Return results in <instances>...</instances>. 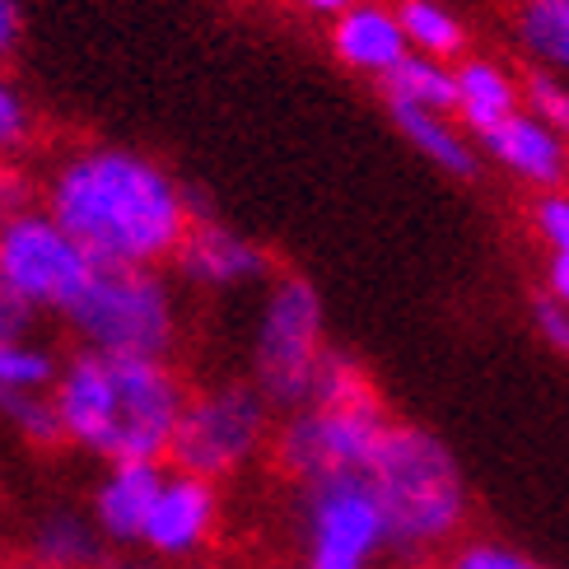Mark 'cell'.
<instances>
[{"label": "cell", "mask_w": 569, "mask_h": 569, "mask_svg": "<svg viewBox=\"0 0 569 569\" xmlns=\"http://www.w3.org/2000/svg\"><path fill=\"white\" fill-rule=\"evenodd\" d=\"M378 89H383L388 108H416V112L453 117V66L448 61H430V57L411 52Z\"/></svg>", "instance_id": "obj_20"}, {"label": "cell", "mask_w": 569, "mask_h": 569, "mask_svg": "<svg viewBox=\"0 0 569 569\" xmlns=\"http://www.w3.org/2000/svg\"><path fill=\"white\" fill-rule=\"evenodd\" d=\"M23 201H29V178H23L14 159H0V224H6Z\"/></svg>", "instance_id": "obj_28"}, {"label": "cell", "mask_w": 569, "mask_h": 569, "mask_svg": "<svg viewBox=\"0 0 569 569\" xmlns=\"http://www.w3.org/2000/svg\"><path fill=\"white\" fill-rule=\"evenodd\" d=\"M518 108H523V84H518V70L509 61L467 52L453 66V122L471 140L509 122Z\"/></svg>", "instance_id": "obj_15"}, {"label": "cell", "mask_w": 569, "mask_h": 569, "mask_svg": "<svg viewBox=\"0 0 569 569\" xmlns=\"http://www.w3.org/2000/svg\"><path fill=\"white\" fill-rule=\"evenodd\" d=\"M169 462H108L93 481L89 495V523L99 528V537L112 547H140L146 518L154 509V495L163 486Z\"/></svg>", "instance_id": "obj_14"}, {"label": "cell", "mask_w": 569, "mask_h": 569, "mask_svg": "<svg viewBox=\"0 0 569 569\" xmlns=\"http://www.w3.org/2000/svg\"><path fill=\"white\" fill-rule=\"evenodd\" d=\"M33 327V318L23 313V303L0 284V341H10V337H23V331Z\"/></svg>", "instance_id": "obj_30"}, {"label": "cell", "mask_w": 569, "mask_h": 569, "mask_svg": "<svg viewBox=\"0 0 569 569\" xmlns=\"http://www.w3.org/2000/svg\"><path fill=\"white\" fill-rule=\"evenodd\" d=\"M38 206L89 252L93 267L163 271L206 201L154 154L84 140L47 163Z\"/></svg>", "instance_id": "obj_1"}, {"label": "cell", "mask_w": 569, "mask_h": 569, "mask_svg": "<svg viewBox=\"0 0 569 569\" xmlns=\"http://www.w3.org/2000/svg\"><path fill=\"white\" fill-rule=\"evenodd\" d=\"M327 47L350 76H365L378 84L411 57L392 0H355L350 10H341L327 23Z\"/></svg>", "instance_id": "obj_13"}, {"label": "cell", "mask_w": 569, "mask_h": 569, "mask_svg": "<svg viewBox=\"0 0 569 569\" xmlns=\"http://www.w3.org/2000/svg\"><path fill=\"white\" fill-rule=\"evenodd\" d=\"M224 528V495L216 481L169 467L154 495V509L140 532V551L159 560H197Z\"/></svg>", "instance_id": "obj_11"}, {"label": "cell", "mask_w": 569, "mask_h": 569, "mask_svg": "<svg viewBox=\"0 0 569 569\" xmlns=\"http://www.w3.org/2000/svg\"><path fill=\"white\" fill-rule=\"evenodd\" d=\"M38 140V112L6 70H0V159H23Z\"/></svg>", "instance_id": "obj_24"}, {"label": "cell", "mask_w": 569, "mask_h": 569, "mask_svg": "<svg viewBox=\"0 0 569 569\" xmlns=\"http://www.w3.org/2000/svg\"><path fill=\"white\" fill-rule=\"evenodd\" d=\"M295 547L303 569H378L388 547V523L365 477L299 486Z\"/></svg>", "instance_id": "obj_9"}, {"label": "cell", "mask_w": 569, "mask_h": 569, "mask_svg": "<svg viewBox=\"0 0 569 569\" xmlns=\"http://www.w3.org/2000/svg\"><path fill=\"white\" fill-rule=\"evenodd\" d=\"M528 229H532L541 257H569V187L532 197V206H528Z\"/></svg>", "instance_id": "obj_26"}, {"label": "cell", "mask_w": 569, "mask_h": 569, "mask_svg": "<svg viewBox=\"0 0 569 569\" xmlns=\"http://www.w3.org/2000/svg\"><path fill=\"white\" fill-rule=\"evenodd\" d=\"M439 569H551V565L500 537H462L453 551H443Z\"/></svg>", "instance_id": "obj_25"}, {"label": "cell", "mask_w": 569, "mask_h": 569, "mask_svg": "<svg viewBox=\"0 0 569 569\" xmlns=\"http://www.w3.org/2000/svg\"><path fill=\"white\" fill-rule=\"evenodd\" d=\"M290 10H299V14H308V19H322V23H331L341 10H350L355 0H284Z\"/></svg>", "instance_id": "obj_32"}, {"label": "cell", "mask_w": 569, "mask_h": 569, "mask_svg": "<svg viewBox=\"0 0 569 569\" xmlns=\"http://www.w3.org/2000/svg\"><path fill=\"white\" fill-rule=\"evenodd\" d=\"M29 560L38 569H99L108 560V541L80 509H52L33 523Z\"/></svg>", "instance_id": "obj_17"}, {"label": "cell", "mask_w": 569, "mask_h": 569, "mask_svg": "<svg viewBox=\"0 0 569 569\" xmlns=\"http://www.w3.org/2000/svg\"><path fill=\"white\" fill-rule=\"evenodd\" d=\"M57 373H61V355L52 346H42L33 331L0 341V401L52 397Z\"/></svg>", "instance_id": "obj_21"}, {"label": "cell", "mask_w": 569, "mask_h": 569, "mask_svg": "<svg viewBox=\"0 0 569 569\" xmlns=\"http://www.w3.org/2000/svg\"><path fill=\"white\" fill-rule=\"evenodd\" d=\"M276 411L248 378H224L187 392V407L178 416V430L169 443V467L192 471L201 481H233L248 467H257L271 448Z\"/></svg>", "instance_id": "obj_6"}, {"label": "cell", "mask_w": 569, "mask_h": 569, "mask_svg": "<svg viewBox=\"0 0 569 569\" xmlns=\"http://www.w3.org/2000/svg\"><path fill=\"white\" fill-rule=\"evenodd\" d=\"M397 569H439V565H430V560H401Z\"/></svg>", "instance_id": "obj_33"}, {"label": "cell", "mask_w": 569, "mask_h": 569, "mask_svg": "<svg viewBox=\"0 0 569 569\" xmlns=\"http://www.w3.org/2000/svg\"><path fill=\"white\" fill-rule=\"evenodd\" d=\"M169 267L182 284L206 290V295L252 290V284H267L276 276L271 252L257 239H248L243 229L224 224L210 206H201L192 216V229L182 233V243H178Z\"/></svg>", "instance_id": "obj_10"}, {"label": "cell", "mask_w": 569, "mask_h": 569, "mask_svg": "<svg viewBox=\"0 0 569 569\" xmlns=\"http://www.w3.org/2000/svg\"><path fill=\"white\" fill-rule=\"evenodd\" d=\"M19 42H23V10H19V0H0V70L19 57Z\"/></svg>", "instance_id": "obj_29"}, {"label": "cell", "mask_w": 569, "mask_h": 569, "mask_svg": "<svg viewBox=\"0 0 569 569\" xmlns=\"http://www.w3.org/2000/svg\"><path fill=\"white\" fill-rule=\"evenodd\" d=\"M0 569H38L29 556H23V560H10V565H0Z\"/></svg>", "instance_id": "obj_34"}, {"label": "cell", "mask_w": 569, "mask_h": 569, "mask_svg": "<svg viewBox=\"0 0 569 569\" xmlns=\"http://www.w3.org/2000/svg\"><path fill=\"white\" fill-rule=\"evenodd\" d=\"M477 150H481V163L500 169L509 182L528 187L532 197L569 187V140L556 136L551 127H541L523 108H518L509 122L486 131L477 140Z\"/></svg>", "instance_id": "obj_12"}, {"label": "cell", "mask_w": 569, "mask_h": 569, "mask_svg": "<svg viewBox=\"0 0 569 569\" xmlns=\"http://www.w3.org/2000/svg\"><path fill=\"white\" fill-rule=\"evenodd\" d=\"M327 308L313 280L280 271L267 280L262 308L252 322V378L248 383L271 401V411L308 407L327 360Z\"/></svg>", "instance_id": "obj_5"}, {"label": "cell", "mask_w": 569, "mask_h": 569, "mask_svg": "<svg viewBox=\"0 0 569 569\" xmlns=\"http://www.w3.org/2000/svg\"><path fill=\"white\" fill-rule=\"evenodd\" d=\"M388 407H299L276 416L267 458L295 490L322 481L365 477L378 439L388 430Z\"/></svg>", "instance_id": "obj_7"}, {"label": "cell", "mask_w": 569, "mask_h": 569, "mask_svg": "<svg viewBox=\"0 0 569 569\" xmlns=\"http://www.w3.org/2000/svg\"><path fill=\"white\" fill-rule=\"evenodd\" d=\"M308 407H383V392H378L373 373L355 360V355L331 346L322 369H318V383H313Z\"/></svg>", "instance_id": "obj_22"}, {"label": "cell", "mask_w": 569, "mask_h": 569, "mask_svg": "<svg viewBox=\"0 0 569 569\" xmlns=\"http://www.w3.org/2000/svg\"><path fill=\"white\" fill-rule=\"evenodd\" d=\"M541 295L569 308V257H547V267H541Z\"/></svg>", "instance_id": "obj_31"}, {"label": "cell", "mask_w": 569, "mask_h": 569, "mask_svg": "<svg viewBox=\"0 0 569 569\" xmlns=\"http://www.w3.org/2000/svg\"><path fill=\"white\" fill-rule=\"evenodd\" d=\"M518 84H523V112L569 140V80L551 76V70L523 66L518 70Z\"/></svg>", "instance_id": "obj_23"}, {"label": "cell", "mask_w": 569, "mask_h": 569, "mask_svg": "<svg viewBox=\"0 0 569 569\" xmlns=\"http://www.w3.org/2000/svg\"><path fill=\"white\" fill-rule=\"evenodd\" d=\"M76 350L122 360H173L182 341V299L169 271L99 267L80 303L66 313Z\"/></svg>", "instance_id": "obj_4"}, {"label": "cell", "mask_w": 569, "mask_h": 569, "mask_svg": "<svg viewBox=\"0 0 569 569\" xmlns=\"http://www.w3.org/2000/svg\"><path fill=\"white\" fill-rule=\"evenodd\" d=\"M187 378L173 360H122L76 350L61 360L52 407L61 443L93 462H163L187 407Z\"/></svg>", "instance_id": "obj_2"}, {"label": "cell", "mask_w": 569, "mask_h": 569, "mask_svg": "<svg viewBox=\"0 0 569 569\" xmlns=\"http://www.w3.org/2000/svg\"><path fill=\"white\" fill-rule=\"evenodd\" d=\"M392 10L401 23V38H407V47L416 57L458 66L471 52L467 19L453 6H443V0H392Z\"/></svg>", "instance_id": "obj_19"}, {"label": "cell", "mask_w": 569, "mask_h": 569, "mask_svg": "<svg viewBox=\"0 0 569 569\" xmlns=\"http://www.w3.org/2000/svg\"><path fill=\"white\" fill-rule=\"evenodd\" d=\"M392 127L401 131V140L430 163V169H439L443 178H458V182H471L486 163H481V150L477 140H471L453 117H439V112H416V108H388Z\"/></svg>", "instance_id": "obj_16"}, {"label": "cell", "mask_w": 569, "mask_h": 569, "mask_svg": "<svg viewBox=\"0 0 569 569\" xmlns=\"http://www.w3.org/2000/svg\"><path fill=\"white\" fill-rule=\"evenodd\" d=\"M388 523V547L401 560L453 551L471 523V486L458 453L435 430L388 420L378 453L365 471Z\"/></svg>", "instance_id": "obj_3"}, {"label": "cell", "mask_w": 569, "mask_h": 569, "mask_svg": "<svg viewBox=\"0 0 569 569\" xmlns=\"http://www.w3.org/2000/svg\"><path fill=\"white\" fill-rule=\"evenodd\" d=\"M89 252L47 216L38 201H23L0 224V284L23 303L29 318H61L80 303L93 280Z\"/></svg>", "instance_id": "obj_8"}, {"label": "cell", "mask_w": 569, "mask_h": 569, "mask_svg": "<svg viewBox=\"0 0 569 569\" xmlns=\"http://www.w3.org/2000/svg\"><path fill=\"white\" fill-rule=\"evenodd\" d=\"M509 38L532 70L569 80V0H518L509 14Z\"/></svg>", "instance_id": "obj_18"}, {"label": "cell", "mask_w": 569, "mask_h": 569, "mask_svg": "<svg viewBox=\"0 0 569 569\" xmlns=\"http://www.w3.org/2000/svg\"><path fill=\"white\" fill-rule=\"evenodd\" d=\"M267 569H303L299 560H290V565H267Z\"/></svg>", "instance_id": "obj_35"}, {"label": "cell", "mask_w": 569, "mask_h": 569, "mask_svg": "<svg viewBox=\"0 0 569 569\" xmlns=\"http://www.w3.org/2000/svg\"><path fill=\"white\" fill-rule=\"evenodd\" d=\"M532 331H537V341L547 350H556V355L569 360V308L565 303L537 295L532 299Z\"/></svg>", "instance_id": "obj_27"}]
</instances>
